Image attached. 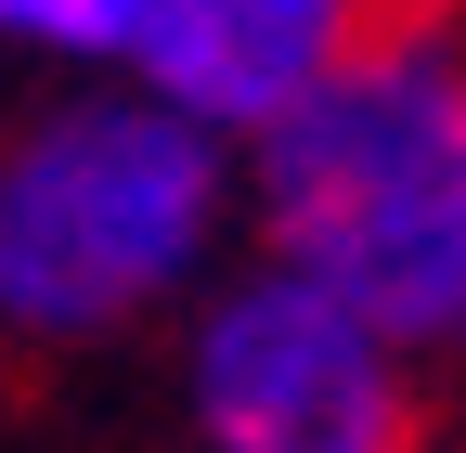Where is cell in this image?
I'll list each match as a JSON object with an SVG mask.
<instances>
[{
  "label": "cell",
  "mask_w": 466,
  "mask_h": 453,
  "mask_svg": "<svg viewBox=\"0 0 466 453\" xmlns=\"http://www.w3.org/2000/svg\"><path fill=\"white\" fill-rule=\"evenodd\" d=\"M0 52H39V65H78V78H130L143 0H0Z\"/></svg>",
  "instance_id": "5b68a950"
},
{
  "label": "cell",
  "mask_w": 466,
  "mask_h": 453,
  "mask_svg": "<svg viewBox=\"0 0 466 453\" xmlns=\"http://www.w3.org/2000/svg\"><path fill=\"white\" fill-rule=\"evenodd\" d=\"M182 428L195 453H415L428 388L324 286L233 259L182 311Z\"/></svg>",
  "instance_id": "3957f363"
},
{
  "label": "cell",
  "mask_w": 466,
  "mask_h": 453,
  "mask_svg": "<svg viewBox=\"0 0 466 453\" xmlns=\"http://www.w3.org/2000/svg\"><path fill=\"white\" fill-rule=\"evenodd\" d=\"M247 156L182 130L130 78H78L0 143V337L78 350L195 311L233 272Z\"/></svg>",
  "instance_id": "7a4b0ae2"
},
{
  "label": "cell",
  "mask_w": 466,
  "mask_h": 453,
  "mask_svg": "<svg viewBox=\"0 0 466 453\" xmlns=\"http://www.w3.org/2000/svg\"><path fill=\"white\" fill-rule=\"evenodd\" d=\"M389 14L401 0H143L130 91L247 156V143H272L285 117H299Z\"/></svg>",
  "instance_id": "277c9868"
},
{
  "label": "cell",
  "mask_w": 466,
  "mask_h": 453,
  "mask_svg": "<svg viewBox=\"0 0 466 453\" xmlns=\"http://www.w3.org/2000/svg\"><path fill=\"white\" fill-rule=\"evenodd\" d=\"M247 234L415 376L466 350V26L441 0H401L272 143H247Z\"/></svg>",
  "instance_id": "6da1fadb"
}]
</instances>
